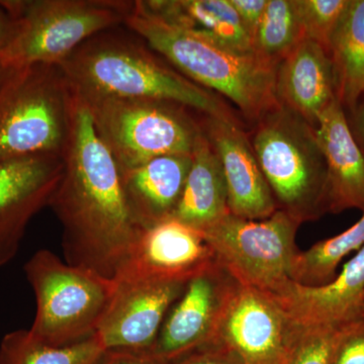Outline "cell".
I'll return each instance as SVG.
<instances>
[{"mask_svg":"<svg viewBox=\"0 0 364 364\" xmlns=\"http://www.w3.org/2000/svg\"><path fill=\"white\" fill-rule=\"evenodd\" d=\"M63 176L49 207L63 228L67 263L114 279L142 233L132 215L119 165L73 92Z\"/></svg>","mask_w":364,"mask_h":364,"instance_id":"obj_1","label":"cell"},{"mask_svg":"<svg viewBox=\"0 0 364 364\" xmlns=\"http://www.w3.org/2000/svg\"><path fill=\"white\" fill-rule=\"evenodd\" d=\"M117 28L93 36L59 64L77 97L158 100L240 121L220 95L163 62L133 32L129 37Z\"/></svg>","mask_w":364,"mask_h":364,"instance_id":"obj_2","label":"cell"},{"mask_svg":"<svg viewBox=\"0 0 364 364\" xmlns=\"http://www.w3.org/2000/svg\"><path fill=\"white\" fill-rule=\"evenodd\" d=\"M124 26L186 77L227 97L250 123L255 124L279 105L277 67L255 53L241 51L202 31L167 23L140 0L134 2Z\"/></svg>","mask_w":364,"mask_h":364,"instance_id":"obj_3","label":"cell"},{"mask_svg":"<svg viewBox=\"0 0 364 364\" xmlns=\"http://www.w3.org/2000/svg\"><path fill=\"white\" fill-rule=\"evenodd\" d=\"M128 0H4L11 18L0 68L59 65L93 36L124 26Z\"/></svg>","mask_w":364,"mask_h":364,"instance_id":"obj_4","label":"cell"},{"mask_svg":"<svg viewBox=\"0 0 364 364\" xmlns=\"http://www.w3.org/2000/svg\"><path fill=\"white\" fill-rule=\"evenodd\" d=\"M249 138L277 210L301 224L327 214V166L314 127L279 104Z\"/></svg>","mask_w":364,"mask_h":364,"instance_id":"obj_5","label":"cell"},{"mask_svg":"<svg viewBox=\"0 0 364 364\" xmlns=\"http://www.w3.org/2000/svg\"><path fill=\"white\" fill-rule=\"evenodd\" d=\"M73 91L60 65L0 68V164L39 154L62 156Z\"/></svg>","mask_w":364,"mask_h":364,"instance_id":"obj_6","label":"cell"},{"mask_svg":"<svg viewBox=\"0 0 364 364\" xmlns=\"http://www.w3.org/2000/svg\"><path fill=\"white\" fill-rule=\"evenodd\" d=\"M36 296L30 332L54 346L95 336L116 291V280L64 263L51 251H37L25 265Z\"/></svg>","mask_w":364,"mask_h":364,"instance_id":"obj_7","label":"cell"},{"mask_svg":"<svg viewBox=\"0 0 364 364\" xmlns=\"http://www.w3.org/2000/svg\"><path fill=\"white\" fill-rule=\"evenodd\" d=\"M79 98L121 171L157 157L193 155L203 134L200 121L182 105L158 100Z\"/></svg>","mask_w":364,"mask_h":364,"instance_id":"obj_8","label":"cell"},{"mask_svg":"<svg viewBox=\"0 0 364 364\" xmlns=\"http://www.w3.org/2000/svg\"><path fill=\"white\" fill-rule=\"evenodd\" d=\"M301 225L280 210L263 220L228 214L203 234L215 260L239 284L277 296L291 282Z\"/></svg>","mask_w":364,"mask_h":364,"instance_id":"obj_9","label":"cell"},{"mask_svg":"<svg viewBox=\"0 0 364 364\" xmlns=\"http://www.w3.org/2000/svg\"><path fill=\"white\" fill-rule=\"evenodd\" d=\"M116 291L95 336L105 351L150 352L184 280L117 277Z\"/></svg>","mask_w":364,"mask_h":364,"instance_id":"obj_10","label":"cell"},{"mask_svg":"<svg viewBox=\"0 0 364 364\" xmlns=\"http://www.w3.org/2000/svg\"><path fill=\"white\" fill-rule=\"evenodd\" d=\"M238 286L217 260L191 277L170 308L151 353L168 363L212 341Z\"/></svg>","mask_w":364,"mask_h":364,"instance_id":"obj_11","label":"cell"},{"mask_svg":"<svg viewBox=\"0 0 364 364\" xmlns=\"http://www.w3.org/2000/svg\"><path fill=\"white\" fill-rule=\"evenodd\" d=\"M63 170V158L55 154L0 164V267L16 257L33 215L49 207Z\"/></svg>","mask_w":364,"mask_h":364,"instance_id":"obj_12","label":"cell"},{"mask_svg":"<svg viewBox=\"0 0 364 364\" xmlns=\"http://www.w3.org/2000/svg\"><path fill=\"white\" fill-rule=\"evenodd\" d=\"M294 323L272 294L239 284L217 334L244 364H282Z\"/></svg>","mask_w":364,"mask_h":364,"instance_id":"obj_13","label":"cell"},{"mask_svg":"<svg viewBox=\"0 0 364 364\" xmlns=\"http://www.w3.org/2000/svg\"><path fill=\"white\" fill-rule=\"evenodd\" d=\"M203 117V133L224 172L230 214L248 220L267 219L274 214L277 203L241 121Z\"/></svg>","mask_w":364,"mask_h":364,"instance_id":"obj_14","label":"cell"},{"mask_svg":"<svg viewBox=\"0 0 364 364\" xmlns=\"http://www.w3.org/2000/svg\"><path fill=\"white\" fill-rule=\"evenodd\" d=\"M215 261L214 251L203 232L169 218L143 230L114 279L139 277L188 282Z\"/></svg>","mask_w":364,"mask_h":364,"instance_id":"obj_15","label":"cell"},{"mask_svg":"<svg viewBox=\"0 0 364 364\" xmlns=\"http://www.w3.org/2000/svg\"><path fill=\"white\" fill-rule=\"evenodd\" d=\"M273 296L296 325L339 330L359 320L364 296V246L324 286L305 287L291 280Z\"/></svg>","mask_w":364,"mask_h":364,"instance_id":"obj_16","label":"cell"},{"mask_svg":"<svg viewBox=\"0 0 364 364\" xmlns=\"http://www.w3.org/2000/svg\"><path fill=\"white\" fill-rule=\"evenodd\" d=\"M315 133L327 166L328 213L364 212V153L337 98L318 117Z\"/></svg>","mask_w":364,"mask_h":364,"instance_id":"obj_17","label":"cell"},{"mask_svg":"<svg viewBox=\"0 0 364 364\" xmlns=\"http://www.w3.org/2000/svg\"><path fill=\"white\" fill-rule=\"evenodd\" d=\"M275 93L280 105L315 128L320 114L337 98L327 50L312 40L301 41L277 66Z\"/></svg>","mask_w":364,"mask_h":364,"instance_id":"obj_18","label":"cell"},{"mask_svg":"<svg viewBox=\"0 0 364 364\" xmlns=\"http://www.w3.org/2000/svg\"><path fill=\"white\" fill-rule=\"evenodd\" d=\"M191 165V155H167L122 171L127 202L142 229L173 217Z\"/></svg>","mask_w":364,"mask_h":364,"instance_id":"obj_19","label":"cell"},{"mask_svg":"<svg viewBox=\"0 0 364 364\" xmlns=\"http://www.w3.org/2000/svg\"><path fill=\"white\" fill-rule=\"evenodd\" d=\"M230 214L221 162L205 133L191 155V165L173 217L203 232Z\"/></svg>","mask_w":364,"mask_h":364,"instance_id":"obj_20","label":"cell"},{"mask_svg":"<svg viewBox=\"0 0 364 364\" xmlns=\"http://www.w3.org/2000/svg\"><path fill=\"white\" fill-rule=\"evenodd\" d=\"M145 6L161 20L210 33L226 44L254 52L252 41L230 0H150Z\"/></svg>","mask_w":364,"mask_h":364,"instance_id":"obj_21","label":"cell"},{"mask_svg":"<svg viewBox=\"0 0 364 364\" xmlns=\"http://www.w3.org/2000/svg\"><path fill=\"white\" fill-rule=\"evenodd\" d=\"M329 55L336 97L353 114L364 95V0H350L333 33Z\"/></svg>","mask_w":364,"mask_h":364,"instance_id":"obj_22","label":"cell"},{"mask_svg":"<svg viewBox=\"0 0 364 364\" xmlns=\"http://www.w3.org/2000/svg\"><path fill=\"white\" fill-rule=\"evenodd\" d=\"M105 352L95 336L54 346L36 338L28 329H20L0 342V364H97Z\"/></svg>","mask_w":364,"mask_h":364,"instance_id":"obj_23","label":"cell"},{"mask_svg":"<svg viewBox=\"0 0 364 364\" xmlns=\"http://www.w3.org/2000/svg\"><path fill=\"white\" fill-rule=\"evenodd\" d=\"M364 246V212L353 226L331 238L299 251L294 259L291 279L305 287L324 286L337 274L340 262Z\"/></svg>","mask_w":364,"mask_h":364,"instance_id":"obj_24","label":"cell"},{"mask_svg":"<svg viewBox=\"0 0 364 364\" xmlns=\"http://www.w3.org/2000/svg\"><path fill=\"white\" fill-rule=\"evenodd\" d=\"M305 40L296 0H268L252 40L253 51L273 67L279 66Z\"/></svg>","mask_w":364,"mask_h":364,"instance_id":"obj_25","label":"cell"},{"mask_svg":"<svg viewBox=\"0 0 364 364\" xmlns=\"http://www.w3.org/2000/svg\"><path fill=\"white\" fill-rule=\"evenodd\" d=\"M337 330L294 323L282 364H331Z\"/></svg>","mask_w":364,"mask_h":364,"instance_id":"obj_26","label":"cell"},{"mask_svg":"<svg viewBox=\"0 0 364 364\" xmlns=\"http://www.w3.org/2000/svg\"><path fill=\"white\" fill-rule=\"evenodd\" d=\"M350 0H296L305 39L329 53L330 40Z\"/></svg>","mask_w":364,"mask_h":364,"instance_id":"obj_27","label":"cell"},{"mask_svg":"<svg viewBox=\"0 0 364 364\" xmlns=\"http://www.w3.org/2000/svg\"><path fill=\"white\" fill-rule=\"evenodd\" d=\"M331 364H364V320L337 330Z\"/></svg>","mask_w":364,"mask_h":364,"instance_id":"obj_28","label":"cell"},{"mask_svg":"<svg viewBox=\"0 0 364 364\" xmlns=\"http://www.w3.org/2000/svg\"><path fill=\"white\" fill-rule=\"evenodd\" d=\"M168 364H244L236 352L219 341H210Z\"/></svg>","mask_w":364,"mask_h":364,"instance_id":"obj_29","label":"cell"},{"mask_svg":"<svg viewBox=\"0 0 364 364\" xmlns=\"http://www.w3.org/2000/svg\"><path fill=\"white\" fill-rule=\"evenodd\" d=\"M230 2L252 41L267 9L268 0H230Z\"/></svg>","mask_w":364,"mask_h":364,"instance_id":"obj_30","label":"cell"},{"mask_svg":"<svg viewBox=\"0 0 364 364\" xmlns=\"http://www.w3.org/2000/svg\"><path fill=\"white\" fill-rule=\"evenodd\" d=\"M97 364H168L151 352L105 351Z\"/></svg>","mask_w":364,"mask_h":364,"instance_id":"obj_31","label":"cell"},{"mask_svg":"<svg viewBox=\"0 0 364 364\" xmlns=\"http://www.w3.org/2000/svg\"><path fill=\"white\" fill-rule=\"evenodd\" d=\"M354 129L364 147V102H360L353 114Z\"/></svg>","mask_w":364,"mask_h":364,"instance_id":"obj_32","label":"cell"},{"mask_svg":"<svg viewBox=\"0 0 364 364\" xmlns=\"http://www.w3.org/2000/svg\"><path fill=\"white\" fill-rule=\"evenodd\" d=\"M359 320H364V296L363 304H361L360 313H359Z\"/></svg>","mask_w":364,"mask_h":364,"instance_id":"obj_33","label":"cell"}]
</instances>
